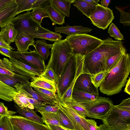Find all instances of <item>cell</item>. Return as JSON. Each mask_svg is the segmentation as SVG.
Here are the masks:
<instances>
[{
	"label": "cell",
	"mask_w": 130,
	"mask_h": 130,
	"mask_svg": "<svg viewBox=\"0 0 130 130\" xmlns=\"http://www.w3.org/2000/svg\"><path fill=\"white\" fill-rule=\"evenodd\" d=\"M121 40L113 41L109 37L96 48L84 56L83 73L91 75L105 71L106 61L109 56L116 54L124 47Z\"/></svg>",
	"instance_id": "6da1fadb"
},
{
	"label": "cell",
	"mask_w": 130,
	"mask_h": 130,
	"mask_svg": "<svg viewBox=\"0 0 130 130\" xmlns=\"http://www.w3.org/2000/svg\"><path fill=\"white\" fill-rule=\"evenodd\" d=\"M130 71V56L126 51L116 65L108 72L99 86L100 91L108 95L118 93L127 81Z\"/></svg>",
	"instance_id": "7a4b0ae2"
},
{
	"label": "cell",
	"mask_w": 130,
	"mask_h": 130,
	"mask_svg": "<svg viewBox=\"0 0 130 130\" xmlns=\"http://www.w3.org/2000/svg\"><path fill=\"white\" fill-rule=\"evenodd\" d=\"M73 54L69 44L66 39L55 41L53 44L50 57L46 69H52L55 74L56 83L69 58Z\"/></svg>",
	"instance_id": "3957f363"
},
{
	"label": "cell",
	"mask_w": 130,
	"mask_h": 130,
	"mask_svg": "<svg viewBox=\"0 0 130 130\" xmlns=\"http://www.w3.org/2000/svg\"><path fill=\"white\" fill-rule=\"evenodd\" d=\"M74 54L85 55L96 48L104 40L86 34L68 35L65 39Z\"/></svg>",
	"instance_id": "277c9868"
},
{
	"label": "cell",
	"mask_w": 130,
	"mask_h": 130,
	"mask_svg": "<svg viewBox=\"0 0 130 130\" xmlns=\"http://www.w3.org/2000/svg\"><path fill=\"white\" fill-rule=\"evenodd\" d=\"M101 120L108 130H130V111L116 105Z\"/></svg>",
	"instance_id": "5b68a950"
},
{
	"label": "cell",
	"mask_w": 130,
	"mask_h": 130,
	"mask_svg": "<svg viewBox=\"0 0 130 130\" xmlns=\"http://www.w3.org/2000/svg\"><path fill=\"white\" fill-rule=\"evenodd\" d=\"M76 67V56L73 54L69 58L60 78L56 83V92L59 100L62 98L73 80Z\"/></svg>",
	"instance_id": "8992f818"
},
{
	"label": "cell",
	"mask_w": 130,
	"mask_h": 130,
	"mask_svg": "<svg viewBox=\"0 0 130 130\" xmlns=\"http://www.w3.org/2000/svg\"><path fill=\"white\" fill-rule=\"evenodd\" d=\"M30 10L14 17L10 21L13 23L18 32L23 31L28 34L40 33L51 31L42 27L32 18Z\"/></svg>",
	"instance_id": "52a82bcc"
},
{
	"label": "cell",
	"mask_w": 130,
	"mask_h": 130,
	"mask_svg": "<svg viewBox=\"0 0 130 130\" xmlns=\"http://www.w3.org/2000/svg\"><path fill=\"white\" fill-rule=\"evenodd\" d=\"M80 104L86 110L87 117L100 120L106 116L114 106L110 99L100 96L92 102Z\"/></svg>",
	"instance_id": "ba28073f"
},
{
	"label": "cell",
	"mask_w": 130,
	"mask_h": 130,
	"mask_svg": "<svg viewBox=\"0 0 130 130\" xmlns=\"http://www.w3.org/2000/svg\"><path fill=\"white\" fill-rule=\"evenodd\" d=\"M88 18L94 25L105 30L111 23L114 16L112 10L99 4L96 5L95 9Z\"/></svg>",
	"instance_id": "9c48e42d"
},
{
	"label": "cell",
	"mask_w": 130,
	"mask_h": 130,
	"mask_svg": "<svg viewBox=\"0 0 130 130\" xmlns=\"http://www.w3.org/2000/svg\"><path fill=\"white\" fill-rule=\"evenodd\" d=\"M10 54L13 57L38 69L43 73L46 69L44 60L35 50L24 52L11 50Z\"/></svg>",
	"instance_id": "30bf717a"
},
{
	"label": "cell",
	"mask_w": 130,
	"mask_h": 130,
	"mask_svg": "<svg viewBox=\"0 0 130 130\" xmlns=\"http://www.w3.org/2000/svg\"><path fill=\"white\" fill-rule=\"evenodd\" d=\"M58 104L60 109L71 122L74 130H89L86 118L79 115L69 103H64L59 101Z\"/></svg>",
	"instance_id": "8fae6325"
},
{
	"label": "cell",
	"mask_w": 130,
	"mask_h": 130,
	"mask_svg": "<svg viewBox=\"0 0 130 130\" xmlns=\"http://www.w3.org/2000/svg\"><path fill=\"white\" fill-rule=\"evenodd\" d=\"M8 61L12 72L31 78L40 76L43 73L38 69L11 56Z\"/></svg>",
	"instance_id": "7c38bea8"
},
{
	"label": "cell",
	"mask_w": 130,
	"mask_h": 130,
	"mask_svg": "<svg viewBox=\"0 0 130 130\" xmlns=\"http://www.w3.org/2000/svg\"><path fill=\"white\" fill-rule=\"evenodd\" d=\"M12 125L21 130H52L47 125L36 122L21 116L8 117Z\"/></svg>",
	"instance_id": "4fadbf2b"
},
{
	"label": "cell",
	"mask_w": 130,
	"mask_h": 130,
	"mask_svg": "<svg viewBox=\"0 0 130 130\" xmlns=\"http://www.w3.org/2000/svg\"><path fill=\"white\" fill-rule=\"evenodd\" d=\"M18 92L41 102H45L50 105L55 106L59 101L48 99L34 90L29 81L18 83L14 86Z\"/></svg>",
	"instance_id": "5bb4252c"
},
{
	"label": "cell",
	"mask_w": 130,
	"mask_h": 130,
	"mask_svg": "<svg viewBox=\"0 0 130 130\" xmlns=\"http://www.w3.org/2000/svg\"><path fill=\"white\" fill-rule=\"evenodd\" d=\"M91 76L87 73L80 74L76 80L73 89L85 93L99 95L98 89L92 83Z\"/></svg>",
	"instance_id": "9a60e30c"
},
{
	"label": "cell",
	"mask_w": 130,
	"mask_h": 130,
	"mask_svg": "<svg viewBox=\"0 0 130 130\" xmlns=\"http://www.w3.org/2000/svg\"><path fill=\"white\" fill-rule=\"evenodd\" d=\"M76 58V70L75 77L62 98L59 101L64 103H70L72 100V94L73 87L77 77L83 73V64L84 55L75 54Z\"/></svg>",
	"instance_id": "2e32d148"
},
{
	"label": "cell",
	"mask_w": 130,
	"mask_h": 130,
	"mask_svg": "<svg viewBox=\"0 0 130 130\" xmlns=\"http://www.w3.org/2000/svg\"><path fill=\"white\" fill-rule=\"evenodd\" d=\"M17 51L21 52L28 51L29 47L34 46V38L31 35L23 31L18 32L15 42Z\"/></svg>",
	"instance_id": "e0dca14e"
},
{
	"label": "cell",
	"mask_w": 130,
	"mask_h": 130,
	"mask_svg": "<svg viewBox=\"0 0 130 130\" xmlns=\"http://www.w3.org/2000/svg\"><path fill=\"white\" fill-rule=\"evenodd\" d=\"M17 4L14 0L0 10V27L1 28L8 23L17 15Z\"/></svg>",
	"instance_id": "ac0fdd59"
},
{
	"label": "cell",
	"mask_w": 130,
	"mask_h": 130,
	"mask_svg": "<svg viewBox=\"0 0 130 130\" xmlns=\"http://www.w3.org/2000/svg\"><path fill=\"white\" fill-rule=\"evenodd\" d=\"M30 85L32 87H38L51 91L56 93L57 92L56 82L47 79L40 75L33 77L31 79Z\"/></svg>",
	"instance_id": "d6986e66"
},
{
	"label": "cell",
	"mask_w": 130,
	"mask_h": 130,
	"mask_svg": "<svg viewBox=\"0 0 130 130\" xmlns=\"http://www.w3.org/2000/svg\"><path fill=\"white\" fill-rule=\"evenodd\" d=\"M0 35L6 42L10 45L15 42L18 31L12 23L10 22L1 28Z\"/></svg>",
	"instance_id": "ffe728a7"
},
{
	"label": "cell",
	"mask_w": 130,
	"mask_h": 130,
	"mask_svg": "<svg viewBox=\"0 0 130 130\" xmlns=\"http://www.w3.org/2000/svg\"><path fill=\"white\" fill-rule=\"evenodd\" d=\"M72 99L79 104H87L96 100L99 97V95L84 92L73 89Z\"/></svg>",
	"instance_id": "44dd1931"
},
{
	"label": "cell",
	"mask_w": 130,
	"mask_h": 130,
	"mask_svg": "<svg viewBox=\"0 0 130 130\" xmlns=\"http://www.w3.org/2000/svg\"><path fill=\"white\" fill-rule=\"evenodd\" d=\"M92 29L88 27H84L81 25L71 26L67 25L66 26L55 27V32L62 33L68 35L79 34L81 33L86 34L90 32Z\"/></svg>",
	"instance_id": "7402d4cb"
},
{
	"label": "cell",
	"mask_w": 130,
	"mask_h": 130,
	"mask_svg": "<svg viewBox=\"0 0 130 130\" xmlns=\"http://www.w3.org/2000/svg\"><path fill=\"white\" fill-rule=\"evenodd\" d=\"M74 0H50V5L57 10L67 17L70 15L71 4Z\"/></svg>",
	"instance_id": "603a6c76"
},
{
	"label": "cell",
	"mask_w": 130,
	"mask_h": 130,
	"mask_svg": "<svg viewBox=\"0 0 130 130\" xmlns=\"http://www.w3.org/2000/svg\"><path fill=\"white\" fill-rule=\"evenodd\" d=\"M43 9L48 14L49 17L54 25H62L65 23V15L59 12L50 4L45 7Z\"/></svg>",
	"instance_id": "cb8c5ba5"
},
{
	"label": "cell",
	"mask_w": 130,
	"mask_h": 130,
	"mask_svg": "<svg viewBox=\"0 0 130 130\" xmlns=\"http://www.w3.org/2000/svg\"><path fill=\"white\" fill-rule=\"evenodd\" d=\"M34 46L39 54L44 60H46L50 55L49 50L52 48L53 44L47 43L45 39L37 40L35 42Z\"/></svg>",
	"instance_id": "d4e9b609"
},
{
	"label": "cell",
	"mask_w": 130,
	"mask_h": 130,
	"mask_svg": "<svg viewBox=\"0 0 130 130\" xmlns=\"http://www.w3.org/2000/svg\"><path fill=\"white\" fill-rule=\"evenodd\" d=\"M18 93L15 88L8 86L0 80V99L12 101L13 97Z\"/></svg>",
	"instance_id": "484cf974"
},
{
	"label": "cell",
	"mask_w": 130,
	"mask_h": 130,
	"mask_svg": "<svg viewBox=\"0 0 130 130\" xmlns=\"http://www.w3.org/2000/svg\"><path fill=\"white\" fill-rule=\"evenodd\" d=\"M73 5L88 18L95 9L96 5L84 0H74Z\"/></svg>",
	"instance_id": "4316f807"
},
{
	"label": "cell",
	"mask_w": 130,
	"mask_h": 130,
	"mask_svg": "<svg viewBox=\"0 0 130 130\" xmlns=\"http://www.w3.org/2000/svg\"><path fill=\"white\" fill-rule=\"evenodd\" d=\"M17 111L22 116L38 123L44 124L42 117L38 116L33 109L28 108H22L16 104L14 105Z\"/></svg>",
	"instance_id": "83f0119b"
},
{
	"label": "cell",
	"mask_w": 130,
	"mask_h": 130,
	"mask_svg": "<svg viewBox=\"0 0 130 130\" xmlns=\"http://www.w3.org/2000/svg\"><path fill=\"white\" fill-rule=\"evenodd\" d=\"M31 78L23 75L16 77L0 74V80L6 85L13 87L18 83L29 81Z\"/></svg>",
	"instance_id": "f1b7e54d"
},
{
	"label": "cell",
	"mask_w": 130,
	"mask_h": 130,
	"mask_svg": "<svg viewBox=\"0 0 130 130\" xmlns=\"http://www.w3.org/2000/svg\"><path fill=\"white\" fill-rule=\"evenodd\" d=\"M126 51V50L124 47L122 50L118 53L109 56L106 61L105 71L109 72L114 67Z\"/></svg>",
	"instance_id": "f546056e"
},
{
	"label": "cell",
	"mask_w": 130,
	"mask_h": 130,
	"mask_svg": "<svg viewBox=\"0 0 130 130\" xmlns=\"http://www.w3.org/2000/svg\"><path fill=\"white\" fill-rule=\"evenodd\" d=\"M28 34L31 35L34 38L42 39L52 42H55L60 40L62 37L60 33L51 31L49 32Z\"/></svg>",
	"instance_id": "4dcf8cb0"
},
{
	"label": "cell",
	"mask_w": 130,
	"mask_h": 130,
	"mask_svg": "<svg viewBox=\"0 0 130 130\" xmlns=\"http://www.w3.org/2000/svg\"><path fill=\"white\" fill-rule=\"evenodd\" d=\"M42 116L44 123L46 125L50 124L61 126L56 113H50L40 111H38Z\"/></svg>",
	"instance_id": "1f68e13d"
},
{
	"label": "cell",
	"mask_w": 130,
	"mask_h": 130,
	"mask_svg": "<svg viewBox=\"0 0 130 130\" xmlns=\"http://www.w3.org/2000/svg\"><path fill=\"white\" fill-rule=\"evenodd\" d=\"M17 7L16 14L25 11L31 10L36 0H15Z\"/></svg>",
	"instance_id": "d6a6232c"
},
{
	"label": "cell",
	"mask_w": 130,
	"mask_h": 130,
	"mask_svg": "<svg viewBox=\"0 0 130 130\" xmlns=\"http://www.w3.org/2000/svg\"><path fill=\"white\" fill-rule=\"evenodd\" d=\"M28 96L18 92L13 98V100L17 105L21 108L26 107L34 109V106L28 101Z\"/></svg>",
	"instance_id": "836d02e7"
},
{
	"label": "cell",
	"mask_w": 130,
	"mask_h": 130,
	"mask_svg": "<svg viewBox=\"0 0 130 130\" xmlns=\"http://www.w3.org/2000/svg\"><path fill=\"white\" fill-rule=\"evenodd\" d=\"M56 114L60 123L62 127L68 129L74 130L73 126L70 119L59 108Z\"/></svg>",
	"instance_id": "e575fe53"
},
{
	"label": "cell",
	"mask_w": 130,
	"mask_h": 130,
	"mask_svg": "<svg viewBox=\"0 0 130 130\" xmlns=\"http://www.w3.org/2000/svg\"><path fill=\"white\" fill-rule=\"evenodd\" d=\"M30 14L33 19L40 24H41L43 18L49 17L48 14L44 10L39 8L33 9L30 12Z\"/></svg>",
	"instance_id": "d590c367"
},
{
	"label": "cell",
	"mask_w": 130,
	"mask_h": 130,
	"mask_svg": "<svg viewBox=\"0 0 130 130\" xmlns=\"http://www.w3.org/2000/svg\"><path fill=\"white\" fill-rule=\"evenodd\" d=\"M35 91L44 97L50 100L58 101L57 95L51 91L38 87H33Z\"/></svg>",
	"instance_id": "8d00e7d4"
},
{
	"label": "cell",
	"mask_w": 130,
	"mask_h": 130,
	"mask_svg": "<svg viewBox=\"0 0 130 130\" xmlns=\"http://www.w3.org/2000/svg\"><path fill=\"white\" fill-rule=\"evenodd\" d=\"M69 103L70 104L72 107L79 115L83 118L87 117V112L82 104L72 99L71 102Z\"/></svg>",
	"instance_id": "74e56055"
},
{
	"label": "cell",
	"mask_w": 130,
	"mask_h": 130,
	"mask_svg": "<svg viewBox=\"0 0 130 130\" xmlns=\"http://www.w3.org/2000/svg\"><path fill=\"white\" fill-rule=\"evenodd\" d=\"M108 72L102 71L91 76L92 83L96 88L98 89Z\"/></svg>",
	"instance_id": "f35d334b"
},
{
	"label": "cell",
	"mask_w": 130,
	"mask_h": 130,
	"mask_svg": "<svg viewBox=\"0 0 130 130\" xmlns=\"http://www.w3.org/2000/svg\"><path fill=\"white\" fill-rule=\"evenodd\" d=\"M110 35L116 39L119 40H124L123 36L114 23H112L110 25L108 30Z\"/></svg>",
	"instance_id": "ab89813d"
},
{
	"label": "cell",
	"mask_w": 130,
	"mask_h": 130,
	"mask_svg": "<svg viewBox=\"0 0 130 130\" xmlns=\"http://www.w3.org/2000/svg\"><path fill=\"white\" fill-rule=\"evenodd\" d=\"M120 13V22L123 24L124 26H130V14L123 11L122 9L116 7Z\"/></svg>",
	"instance_id": "60d3db41"
},
{
	"label": "cell",
	"mask_w": 130,
	"mask_h": 130,
	"mask_svg": "<svg viewBox=\"0 0 130 130\" xmlns=\"http://www.w3.org/2000/svg\"><path fill=\"white\" fill-rule=\"evenodd\" d=\"M0 130H13V125L8 117H2L0 121Z\"/></svg>",
	"instance_id": "b9f144b4"
},
{
	"label": "cell",
	"mask_w": 130,
	"mask_h": 130,
	"mask_svg": "<svg viewBox=\"0 0 130 130\" xmlns=\"http://www.w3.org/2000/svg\"><path fill=\"white\" fill-rule=\"evenodd\" d=\"M59 107L57 104L55 106L46 104L42 105L36 109L37 111H40L50 113H56Z\"/></svg>",
	"instance_id": "7bdbcfd3"
},
{
	"label": "cell",
	"mask_w": 130,
	"mask_h": 130,
	"mask_svg": "<svg viewBox=\"0 0 130 130\" xmlns=\"http://www.w3.org/2000/svg\"><path fill=\"white\" fill-rule=\"evenodd\" d=\"M16 113L15 111L8 110L7 107L5 106L3 103L0 102V115L8 118Z\"/></svg>",
	"instance_id": "ee69618b"
},
{
	"label": "cell",
	"mask_w": 130,
	"mask_h": 130,
	"mask_svg": "<svg viewBox=\"0 0 130 130\" xmlns=\"http://www.w3.org/2000/svg\"><path fill=\"white\" fill-rule=\"evenodd\" d=\"M40 76L47 79L56 83L55 74L51 68L46 69L44 72Z\"/></svg>",
	"instance_id": "f6af8a7d"
},
{
	"label": "cell",
	"mask_w": 130,
	"mask_h": 130,
	"mask_svg": "<svg viewBox=\"0 0 130 130\" xmlns=\"http://www.w3.org/2000/svg\"><path fill=\"white\" fill-rule=\"evenodd\" d=\"M50 4V0H36L31 9L37 8L43 9L45 7Z\"/></svg>",
	"instance_id": "bcb514c9"
},
{
	"label": "cell",
	"mask_w": 130,
	"mask_h": 130,
	"mask_svg": "<svg viewBox=\"0 0 130 130\" xmlns=\"http://www.w3.org/2000/svg\"><path fill=\"white\" fill-rule=\"evenodd\" d=\"M116 106L120 109L130 111V98L123 100L120 104Z\"/></svg>",
	"instance_id": "7dc6e473"
},
{
	"label": "cell",
	"mask_w": 130,
	"mask_h": 130,
	"mask_svg": "<svg viewBox=\"0 0 130 130\" xmlns=\"http://www.w3.org/2000/svg\"><path fill=\"white\" fill-rule=\"evenodd\" d=\"M0 74L16 77H20L22 76L1 67H0Z\"/></svg>",
	"instance_id": "c3c4849f"
},
{
	"label": "cell",
	"mask_w": 130,
	"mask_h": 130,
	"mask_svg": "<svg viewBox=\"0 0 130 130\" xmlns=\"http://www.w3.org/2000/svg\"><path fill=\"white\" fill-rule=\"evenodd\" d=\"M0 67L5 68L12 72L10 65L8 62V59L4 58L3 59L0 58Z\"/></svg>",
	"instance_id": "681fc988"
},
{
	"label": "cell",
	"mask_w": 130,
	"mask_h": 130,
	"mask_svg": "<svg viewBox=\"0 0 130 130\" xmlns=\"http://www.w3.org/2000/svg\"><path fill=\"white\" fill-rule=\"evenodd\" d=\"M88 123L89 130H97L98 126L96 121L94 120L86 118Z\"/></svg>",
	"instance_id": "f907efd6"
},
{
	"label": "cell",
	"mask_w": 130,
	"mask_h": 130,
	"mask_svg": "<svg viewBox=\"0 0 130 130\" xmlns=\"http://www.w3.org/2000/svg\"><path fill=\"white\" fill-rule=\"evenodd\" d=\"M27 100L29 103L33 105L34 108L36 109L41 106L43 105V102H39L33 98L29 97H27Z\"/></svg>",
	"instance_id": "816d5d0a"
},
{
	"label": "cell",
	"mask_w": 130,
	"mask_h": 130,
	"mask_svg": "<svg viewBox=\"0 0 130 130\" xmlns=\"http://www.w3.org/2000/svg\"><path fill=\"white\" fill-rule=\"evenodd\" d=\"M11 50L0 46V53L2 55L10 58L11 55L10 50Z\"/></svg>",
	"instance_id": "f5cc1de1"
},
{
	"label": "cell",
	"mask_w": 130,
	"mask_h": 130,
	"mask_svg": "<svg viewBox=\"0 0 130 130\" xmlns=\"http://www.w3.org/2000/svg\"><path fill=\"white\" fill-rule=\"evenodd\" d=\"M0 46L5 48L10 49L11 50H14V49L10 45L8 44L1 37L0 34Z\"/></svg>",
	"instance_id": "db71d44e"
},
{
	"label": "cell",
	"mask_w": 130,
	"mask_h": 130,
	"mask_svg": "<svg viewBox=\"0 0 130 130\" xmlns=\"http://www.w3.org/2000/svg\"><path fill=\"white\" fill-rule=\"evenodd\" d=\"M47 125L52 130H72L68 129L58 125L50 124H48Z\"/></svg>",
	"instance_id": "11a10c76"
},
{
	"label": "cell",
	"mask_w": 130,
	"mask_h": 130,
	"mask_svg": "<svg viewBox=\"0 0 130 130\" xmlns=\"http://www.w3.org/2000/svg\"><path fill=\"white\" fill-rule=\"evenodd\" d=\"M124 91L130 95V78L129 77L127 80L126 85V86L124 90Z\"/></svg>",
	"instance_id": "9f6ffc18"
},
{
	"label": "cell",
	"mask_w": 130,
	"mask_h": 130,
	"mask_svg": "<svg viewBox=\"0 0 130 130\" xmlns=\"http://www.w3.org/2000/svg\"><path fill=\"white\" fill-rule=\"evenodd\" d=\"M13 0H0V10Z\"/></svg>",
	"instance_id": "6f0895ef"
},
{
	"label": "cell",
	"mask_w": 130,
	"mask_h": 130,
	"mask_svg": "<svg viewBox=\"0 0 130 130\" xmlns=\"http://www.w3.org/2000/svg\"><path fill=\"white\" fill-rule=\"evenodd\" d=\"M111 0H103L101 2V4H100L102 7L108 8V6L110 3Z\"/></svg>",
	"instance_id": "680465c9"
},
{
	"label": "cell",
	"mask_w": 130,
	"mask_h": 130,
	"mask_svg": "<svg viewBox=\"0 0 130 130\" xmlns=\"http://www.w3.org/2000/svg\"><path fill=\"white\" fill-rule=\"evenodd\" d=\"M97 130H108L106 126L102 124L98 126L97 128Z\"/></svg>",
	"instance_id": "91938a15"
},
{
	"label": "cell",
	"mask_w": 130,
	"mask_h": 130,
	"mask_svg": "<svg viewBox=\"0 0 130 130\" xmlns=\"http://www.w3.org/2000/svg\"><path fill=\"white\" fill-rule=\"evenodd\" d=\"M85 1L92 3L93 4H95L96 5H98V4L99 2L100 1L99 0H84Z\"/></svg>",
	"instance_id": "94428289"
},
{
	"label": "cell",
	"mask_w": 130,
	"mask_h": 130,
	"mask_svg": "<svg viewBox=\"0 0 130 130\" xmlns=\"http://www.w3.org/2000/svg\"><path fill=\"white\" fill-rule=\"evenodd\" d=\"M13 125V130H21L20 129H19L17 127L14 125Z\"/></svg>",
	"instance_id": "6125c7cd"
},
{
	"label": "cell",
	"mask_w": 130,
	"mask_h": 130,
	"mask_svg": "<svg viewBox=\"0 0 130 130\" xmlns=\"http://www.w3.org/2000/svg\"><path fill=\"white\" fill-rule=\"evenodd\" d=\"M2 117V116H1V115H0V121H1V118Z\"/></svg>",
	"instance_id": "be15d7a7"
}]
</instances>
